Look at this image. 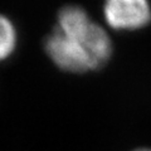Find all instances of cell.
<instances>
[{
    "label": "cell",
    "mask_w": 151,
    "mask_h": 151,
    "mask_svg": "<svg viewBox=\"0 0 151 151\" xmlns=\"http://www.w3.org/2000/svg\"><path fill=\"white\" fill-rule=\"evenodd\" d=\"M43 48L48 59L59 70L70 74L93 72L81 42L53 29L45 37Z\"/></svg>",
    "instance_id": "cell-1"
},
{
    "label": "cell",
    "mask_w": 151,
    "mask_h": 151,
    "mask_svg": "<svg viewBox=\"0 0 151 151\" xmlns=\"http://www.w3.org/2000/svg\"><path fill=\"white\" fill-rule=\"evenodd\" d=\"M102 15L110 29L136 32L151 24V4L146 0H107Z\"/></svg>",
    "instance_id": "cell-2"
},
{
    "label": "cell",
    "mask_w": 151,
    "mask_h": 151,
    "mask_svg": "<svg viewBox=\"0 0 151 151\" xmlns=\"http://www.w3.org/2000/svg\"><path fill=\"white\" fill-rule=\"evenodd\" d=\"M92 23L93 20L88 15L86 9L81 5L69 4V5L62 6L58 10L54 29L67 37L78 38Z\"/></svg>",
    "instance_id": "cell-3"
},
{
    "label": "cell",
    "mask_w": 151,
    "mask_h": 151,
    "mask_svg": "<svg viewBox=\"0 0 151 151\" xmlns=\"http://www.w3.org/2000/svg\"><path fill=\"white\" fill-rule=\"evenodd\" d=\"M19 44V33L15 23L6 14L0 13V63L14 55Z\"/></svg>",
    "instance_id": "cell-4"
},
{
    "label": "cell",
    "mask_w": 151,
    "mask_h": 151,
    "mask_svg": "<svg viewBox=\"0 0 151 151\" xmlns=\"http://www.w3.org/2000/svg\"><path fill=\"white\" fill-rule=\"evenodd\" d=\"M131 151H151V147H137V149H134Z\"/></svg>",
    "instance_id": "cell-5"
}]
</instances>
